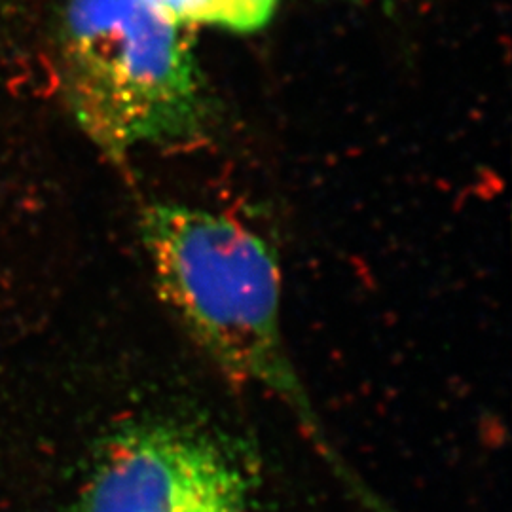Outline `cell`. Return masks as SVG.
Wrapping results in <instances>:
<instances>
[{
	"label": "cell",
	"instance_id": "1",
	"mask_svg": "<svg viewBox=\"0 0 512 512\" xmlns=\"http://www.w3.org/2000/svg\"><path fill=\"white\" fill-rule=\"evenodd\" d=\"M141 230L165 304L211 361L285 404L368 512H397L338 454L300 384L279 323V268L264 239L226 215L179 203L150 205Z\"/></svg>",
	"mask_w": 512,
	"mask_h": 512
},
{
	"label": "cell",
	"instance_id": "3",
	"mask_svg": "<svg viewBox=\"0 0 512 512\" xmlns=\"http://www.w3.org/2000/svg\"><path fill=\"white\" fill-rule=\"evenodd\" d=\"M247 511L238 459L205 431L167 421L112 437L78 501V512Z\"/></svg>",
	"mask_w": 512,
	"mask_h": 512
},
{
	"label": "cell",
	"instance_id": "4",
	"mask_svg": "<svg viewBox=\"0 0 512 512\" xmlns=\"http://www.w3.org/2000/svg\"><path fill=\"white\" fill-rule=\"evenodd\" d=\"M165 18L183 27H222L238 33L262 29L274 16L277 0H147Z\"/></svg>",
	"mask_w": 512,
	"mask_h": 512
},
{
	"label": "cell",
	"instance_id": "2",
	"mask_svg": "<svg viewBox=\"0 0 512 512\" xmlns=\"http://www.w3.org/2000/svg\"><path fill=\"white\" fill-rule=\"evenodd\" d=\"M61 63L78 124L114 160L143 145H188L207 129L188 27L147 0H67Z\"/></svg>",
	"mask_w": 512,
	"mask_h": 512
}]
</instances>
